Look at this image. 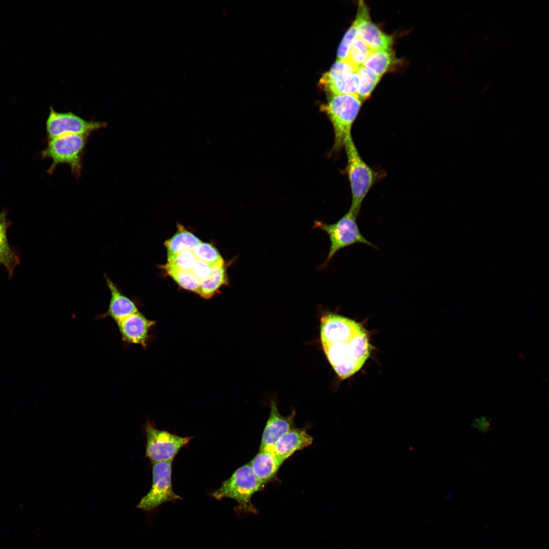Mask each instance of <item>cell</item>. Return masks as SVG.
Wrapping results in <instances>:
<instances>
[{
    "label": "cell",
    "instance_id": "cell-23",
    "mask_svg": "<svg viewBox=\"0 0 549 549\" xmlns=\"http://www.w3.org/2000/svg\"><path fill=\"white\" fill-rule=\"evenodd\" d=\"M373 51L365 42L356 37L351 44L345 59L357 68L363 65Z\"/></svg>",
    "mask_w": 549,
    "mask_h": 549
},
{
    "label": "cell",
    "instance_id": "cell-18",
    "mask_svg": "<svg viewBox=\"0 0 549 549\" xmlns=\"http://www.w3.org/2000/svg\"><path fill=\"white\" fill-rule=\"evenodd\" d=\"M201 242L197 236L186 230L184 226L178 224L176 233L164 243L167 251V258L181 251H193Z\"/></svg>",
    "mask_w": 549,
    "mask_h": 549
},
{
    "label": "cell",
    "instance_id": "cell-16",
    "mask_svg": "<svg viewBox=\"0 0 549 549\" xmlns=\"http://www.w3.org/2000/svg\"><path fill=\"white\" fill-rule=\"evenodd\" d=\"M284 461L270 449L265 448L259 450L250 465L254 475L265 485L276 476Z\"/></svg>",
    "mask_w": 549,
    "mask_h": 549
},
{
    "label": "cell",
    "instance_id": "cell-24",
    "mask_svg": "<svg viewBox=\"0 0 549 549\" xmlns=\"http://www.w3.org/2000/svg\"><path fill=\"white\" fill-rule=\"evenodd\" d=\"M193 252L196 259L203 261L212 267L223 266L224 261L217 250L211 245L201 242Z\"/></svg>",
    "mask_w": 549,
    "mask_h": 549
},
{
    "label": "cell",
    "instance_id": "cell-22",
    "mask_svg": "<svg viewBox=\"0 0 549 549\" xmlns=\"http://www.w3.org/2000/svg\"><path fill=\"white\" fill-rule=\"evenodd\" d=\"M162 268L182 288L197 293L200 282L194 277L191 271L180 270L165 265L162 266Z\"/></svg>",
    "mask_w": 549,
    "mask_h": 549
},
{
    "label": "cell",
    "instance_id": "cell-5",
    "mask_svg": "<svg viewBox=\"0 0 549 549\" xmlns=\"http://www.w3.org/2000/svg\"><path fill=\"white\" fill-rule=\"evenodd\" d=\"M89 135L68 134L48 140L45 149L42 152V158L52 161L47 172L52 174L60 164H68L72 174L77 178L81 176L82 157Z\"/></svg>",
    "mask_w": 549,
    "mask_h": 549
},
{
    "label": "cell",
    "instance_id": "cell-21",
    "mask_svg": "<svg viewBox=\"0 0 549 549\" xmlns=\"http://www.w3.org/2000/svg\"><path fill=\"white\" fill-rule=\"evenodd\" d=\"M359 85L356 95L362 102L369 98L381 77L374 71L361 65L356 70Z\"/></svg>",
    "mask_w": 549,
    "mask_h": 549
},
{
    "label": "cell",
    "instance_id": "cell-15",
    "mask_svg": "<svg viewBox=\"0 0 549 549\" xmlns=\"http://www.w3.org/2000/svg\"><path fill=\"white\" fill-rule=\"evenodd\" d=\"M313 441V437L305 430L294 426L282 436L270 449L285 461L295 452L310 446Z\"/></svg>",
    "mask_w": 549,
    "mask_h": 549
},
{
    "label": "cell",
    "instance_id": "cell-9",
    "mask_svg": "<svg viewBox=\"0 0 549 549\" xmlns=\"http://www.w3.org/2000/svg\"><path fill=\"white\" fill-rule=\"evenodd\" d=\"M145 432L146 456L153 464L172 461L179 450L188 444L192 438L158 430L150 423H147Z\"/></svg>",
    "mask_w": 549,
    "mask_h": 549
},
{
    "label": "cell",
    "instance_id": "cell-8",
    "mask_svg": "<svg viewBox=\"0 0 549 549\" xmlns=\"http://www.w3.org/2000/svg\"><path fill=\"white\" fill-rule=\"evenodd\" d=\"M106 126V123L86 120L72 112L56 111L52 106L46 121L48 140L72 134L89 135Z\"/></svg>",
    "mask_w": 549,
    "mask_h": 549
},
{
    "label": "cell",
    "instance_id": "cell-6",
    "mask_svg": "<svg viewBox=\"0 0 549 549\" xmlns=\"http://www.w3.org/2000/svg\"><path fill=\"white\" fill-rule=\"evenodd\" d=\"M358 217L348 210L336 223L327 224L322 221H314V228L324 231L328 235L330 247L326 259L320 268H325L339 250L355 243H360L377 250L374 244L365 238L361 233L357 223Z\"/></svg>",
    "mask_w": 549,
    "mask_h": 549
},
{
    "label": "cell",
    "instance_id": "cell-10",
    "mask_svg": "<svg viewBox=\"0 0 549 549\" xmlns=\"http://www.w3.org/2000/svg\"><path fill=\"white\" fill-rule=\"evenodd\" d=\"M357 69L345 59H337L330 70L322 75L319 85L327 97L356 95L359 85Z\"/></svg>",
    "mask_w": 549,
    "mask_h": 549
},
{
    "label": "cell",
    "instance_id": "cell-19",
    "mask_svg": "<svg viewBox=\"0 0 549 549\" xmlns=\"http://www.w3.org/2000/svg\"><path fill=\"white\" fill-rule=\"evenodd\" d=\"M227 284V277L223 266H214L210 276L200 282L197 293L201 297L209 298L223 285Z\"/></svg>",
    "mask_w": 549,
    "mask_h": 549
},
{
    "label": "cell",
    "instance_id": "cell-3",
    "mask_svg": "<svg viewBox=\"0 0 549 549\" xmlns=\"http://www.w3.org/2000/svg\"><path fill=\"white\" fill-rule=\"evenodd\" d=\"M264 486L254 475L250 463H247L236 469L229 478L223 481L221 487L211 493V496L218 500L229 498L236 501L238 505L234 510L238 515L256 513L257 511L251 502V498Z\"/></svg>",
    "mask_w": 549,
    "mask_h": 549
},
{
    "label": "cell",
    "instance_id": "cell-14",
    "mask_svg": "<svg viewBox=\"0 0 549 549\" xmlns=\"http://www.w3.org/2000/svg\"><path fill=\"white\" fill-rule=\"evenodd\" d=\"M104 277L110 292V298L107 311L99 317H109L117 323L138 312V308L135 302L125 295L106 274H104Z\"/></svg>",
    "mask_w": 549,
    "mask_h": 549
},
{
    "label": "cell",
    "instance_id": "cell-25",
    "mask_svg": "<svg viewBox=\"0 0 549 549\" xmlns=\"http://www.w3.org/2000/svg\"><path fill=\"white\" fill-rule=\"evenodd\" d=\"M167 259L165 265L186 271H191L197 260L193 251L189 250L181 251Z\"/></svg>",
    "mask_w": 549,
    "mask_h": 549
},
{
    "label": "cell",
    "instance_id": "cell-2",
    "mask_svg": "<svg viewBox=\"0 0 549 549\" xmlns=\"http://www.w3.org/2000/svg\"><path fill=\"white\" fill-rule=\"evenodd\" d=\"M327 102L321 110L328 116L333 130L334 141L331 150L338 152L344 147L351 136L353 124L360 111L362 101L357 95L340 94L327 97Z\"/></svg>",
    "mask_w": 549,
    "mask_h": 549
},
{
    "label": "cell",
    "instance_id": "cell-28",
    "mask_svg": "<svg viewBox=\"0 0 549 549\" xmlns=\"http://www.w3.org/2000/svg\"><path fill=\"white\" fill-rule=\"evenodd\" d=\"M490 421L485 417L476 418L473 420L472 426L482 433L487 432L490 428Z\"/></svg>",
    "mask_w": 549,
    "mask_h": 549
},
{
    "label": "cell",
    "instance_id": "cell-17",
    "mask_svg": "<svg viewBox=\"0 0 549 549\" xmlns=\"http://www.w3.org/2000/svg\"><path fill=\"white\" fill-rule=\"evenodd\" d=\"M11 225L5 211L0 212V264L7 270L9 278H12L15 267L20 263L17 254L10 247L7 236V231Z\"/></svg>",
    "mask_w": 549,
    "mask_h": 549
},
{
    "label": "cell",
    "instance_id": "cell-27",
    "mask_svg": "<svg viewBox=\"0 0 549 549\" xmlns=\"http://www.w3.org/2000/svg\"><path fill=\"white\" fill-rule=\"evenodd\" d=\"M212 267L207 263L197 259L191 272L194 277L201 282L208 278Z\"/></svg>",
    "mask_w": 549,
    "mask_h": 549
},
{
    "label": "cell",
    "instance_id": "cell-26",
    "mask_svg": "<svg viewBox=\"0 0 549 549\" xmlns=\"http://www.w3.org/2000/svg\"><path fill=\"white\" fill-rule=\"evenodd\" d=\"M356 37L357 27L356 23L354 21L352 25L346 33L340 44L337 53L338 60H342L346 58L349 48Z\"/></svg>",
    "mask_w": 549,
    "mask_h": 549
},
{
    "label": "cell",
    "instance_id": "cell-1",
    "mask_svg": "<svg viewBox=\"0 0 549 549\" xmlns=\"http://www.w3.org/2000/svg\"><path fill=\"white\" fill-rule=\"evenodd\" d=\"M320 338L329 363L342 379L359 371L370 355L371 345L364 327L339 314L328 313L321 317Z\"/></svg>",
    "mask_w": 549,
    "mask_h": 549
},
{
    "label": "cell",
    "instance_id": "cell-12",
    "mask_svg": "<svg viewBox=\"0 0 549 549\" xmlns=\"http://www.w3.org/2000/svg\"><path fill=\"white\" fill-rule=\"evenodd\" d=\"M116 323L124 343L138 344L146 348L149 331L156 321L148 319L138 311Z\"/></svg>",
    "mask_w": 549,
    "mask_h": 549
},
{
    "label": "cell",
    "instance_id": "cell-4",
    "mask_svg": "<svg viewBox=\"0 0 549 549\" xmlns=\"http://www.w3.org/2000/svg\"><path fill=\"white\" fill-rule=\"evenodd\" d=\"M344 148L347 158L346 171L352 195L351 205L349 210L358 217L364 198L378 180L379 175L361 158L351 136L347 140Z\"/></svg>",
    "mask_w": 549,
    "mask_h": 549
},
{
    "label": "cell",
    "instance_id": "cell-11",
    "mask_svg": "<svg viewBox=\"0 0 549 549\" xmlns=\"http://www.w3.org/2000/svg\"><path fill=\"white\" fill-rule=\"evenodd\" d=\"M354 22L357 27V37L365 42L373 50L391 49L393 42V37L383 32L372 21L369 9L363 1L358 2Z\"/></svg>",
    "mask_w": 549,
    "mask_h": 549
},
{
    "label": "cell",
    "instance_id": "cell-20",
    "mask_svg": "<svg viewBox=\"0 0 549 549\" xmlns=\"http://www.w3.org/2000/svg\"><path fill=\"white\" fill-rule=\"evenodd\" d=\"M395 56L391 50H373L363 65L382 76L394 65Z\"/></svg>",
    "mask_w": 549,
    "mask_h": 549
},
{
    "label": "cell",
    "instance_id": "cell-13",
    "mask_svg": "<svg viewBox=\"0 0 549 549\" xmlns=\"http://www.w3.org/2000/svg\"><path fill=\"white\" fill-rule=\"evenodd\" d=\"M295 415L293 411L288 416H283L276 403L271 401L270 412L262 435L259 450L270 449L282 436L294 428Z\"/></svg>",
    "mask_w": 549,
    "mask_h": 549
},
{
    "label": "cell",
    "instance_id": "cell-7",
    "mask_svg": "<svg viewBox=\"0 0 549 549\" xmlns=\"http://www.w3.org/2000/svg\"><path fill=\"white\" fill-rule=\"evenodd\" d=\"M172 461L153 464L152 483L148 493L140 500L136 507L145 511H152L164 503L181 500L173 490L171 473Z\"/></svg>",
    "mask_w": 549,
    "mask_h": 549
}]
</instances>
